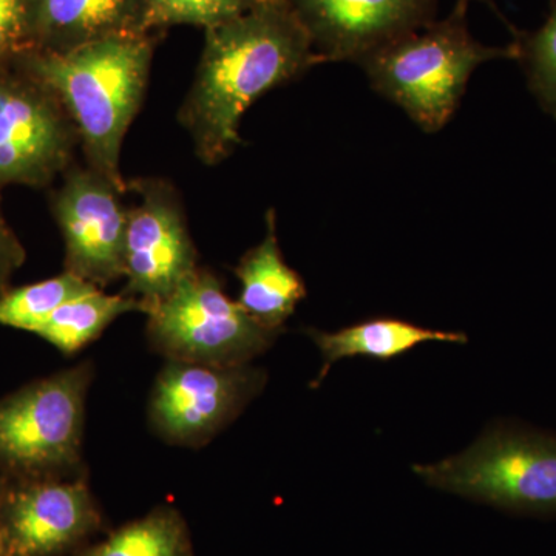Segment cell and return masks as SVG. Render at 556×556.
<instances>
[{
	"instance_id": "1",
	"label": "cell",
	"mask_w": 556,
	"mask_h": 556,
	"mask_svg": "<svg viewBox=\"0 0 556 556\" xmlns=\"http://www.w3.org/2000/svg\"><path fill=\"white\" fill-rule=\"evenodd\" d=\"M288 0H258L232 20L206 28L195 79L179 108V124L206 166L240 144L244 112L266 91L320 64Z\"/></svg>"
},
{
	"instance_id": "2",
	"label": "cell",
	"mask_w": 556,
	"mask_h": 556,
	"mask_svg": "<svg viewBox=\"0 0 556 556\" xmlns=\"http://www.w3.org/2000/svg\"><path fill=\"white\" fill-rule=\"evenodd\" d=\"M152 43L118 36L68 51L31 54L25 70L56 93L78 129L87 167L126 193L121 148L148 90Z\"/></svg>"
},
{
	"instance_id": "3",
	"label": "cell",
	"mask_w": 556,
	"mask_h": 556,
	"mask_svg": "<svg viewBox=\"0 0 556 556\" xmlns=\"http://www.w3.org/2000/svg\"><path fill=\"white\" fill-rule=\"evenodd\" d=\"M468 3L457 0L447 20L433 21L361 62L371 86L430 134L452 118L479 65L519 58L517 43L486 47L473 39Z\"/></svg>"
},
{
	"instance_id": "4",
	"label": "cell",
	"mask_w": 556,
	"mask_h": 556,
	"mask_svg": "<svg viewBox=\"0 0 556 556\" xmlns=\"http://www.w3.org/2000/svg\"><path fill=\"white\" fill-rule=\"evenodd\" d=\"M90 362L0 401V471L7 479L75 478L80 466Z\"/></svg>"
},
{
	"instance_id": "5",
	"label": "cell",
	"mask_w": 556,
	"mask_h": 556,
	"mask_svg": "<svg viewBox=\"0 0 556 556\" xmlns=\"http://www.w3.org/2000/svg\"><path fill=\"white\" fill-rule=\"evenodd\" d=\"M427 484L519 511H556V437L493 428L460 455L413 467Z\"/></svg>"
},
{
	"instance_id": "6",
	"label": "cell",
	"mask_w": 556,
	"mask_h": 556,
	"mask_svg": "<svg viewBox=\"0 0 556 556\" xmlns=\"http://www.w3.org/2000/svg\"><path fill=\"white\" fill-rule=\"evenodd\" d=\"M148 317L150 345L163 356L217 367L248 365L281 332L249 317L219 278L199 266Z\"/></svg>"
},
{
	"instance_id": "7",
	"label": "cell",
	"mask_w": 556,
	"mask_h": 556,
	"mask_svg": "<svg viewBox=\"0 0 556 556\" xmlns=\"http://www.w3.org/2000/svg\"><path fill=\"white\" fill-rule=\"evenodd\" d=\"M266 372L248 365L217 367L169 361L150 399V420L172 444L200 447L258 396Z\"/></svg>"
},
{
	"instance_id": "8",
	"label": "cell",
	"mask_w": 556,
	"mask_h": 556,
	"mask_svg": "<svg viewBox=\"0 0 556 556\" xmlns=\"http://www.w3.org/2000/svg\"><path fill=\"white\" fill-rule=\"evenodd\" d=\"M127 188L138 193L139 203L127 208L124 295L137 299L148 314L199 266V255L181 200L170 182L138 179L127 182Z\"/></svg>"
},
{
	"instance_id": "9",
	"label": "cell",
	"mask_w": 556,
	"mask_h": 556,
	"mask_svg": "<svg viewBox=\"0 0 556 556\" xmlns=\"http://www.w3.org/2000/svg\"><path fill=\"white\" fill-rule=\"evenodd\" d=\"M78 129L49 86L0 75V185L42 186L68 169Z\"/></svg>"
},
{
	"instance_id": "10",
	"label": "cell",
	"mask_w": 556,
	"mask_h": 556,
	"mask_svg": "<svg viewBox=\"0 0 556 556\" xmlns=\"http://www.w3.org/2000/svg\"><path fill=\"white\" fill-rule=\"evenodd\" d=\"M102 522L84 477L7 479L2 500L7 556L76 554L100 532Z\"/></svg>"
},
{
	"instance_id": "11",
	"label": "cell",
	"mask_w": 556,
	"mask_h": 556,
	"mask_svg": "<svg viewBox=\"0 0 556 556\" xmlns=\"http://www.w3.org/2000/svg\"><path fill=\"white\" fill-rule=\"evenodd\" d=\"M123 190L90 167L70 169L53 211L65 241V270L98 289L124 277L127 208Z\"/></svg>"
},
{
	"instance_id": "12",
	"label": "cell",
	"mask_w": 556,
	"mask_h": 556,
	"mask_svg": "<svg viewBox=\"0 0 556 556\" xmlns=\"http://www.w3.org/2000/svg\"><path fill=\"white\" fill-rule=\"evenodd\" d=\"M321 62L367 60L434 21L438 0H288Z\"/></svg>"
},
{
	"instance_id": "13",
	"label": "cell",
	"mask_w": 556,
	"mask_h": 556,
	"mask_svg": "<svg viewBox=\"0 0 556 556\" xmlns=\"http://www.w3.org/2000/svg\"><path fill=\"white\" fill-rule=\"evenodd\" d=\"M148 30V0H30V31L46 51Z\"/></svg>"
},
{
	"instance_id": "14",
	"label": "cell",
	"mask_w": 556,
	"mask_h": 556,
	"mask_svg": "<svg viewBox=\"0 0 556 556\" xmlns=\"http://www.w3.org/2000/svg\"><path fill=\"white\" fill-rule=\"evenodd\" d=\"M236 276L240 280L237 302L244 313L262 327L283 331L285 321L306 298V287L281 255L274 208L266 214L265 239L241 257Z\"/></svg>"
},
{
	"instance_id": "15",
	"label": "cell",
	"mask_w": 556,
	"mask_h": 556,
	"mask_svg": "<svg viewBox=\"0 0 556 556\" xmlns=\"http://www.w3.org/2000/svg\"><path fill=\"white\" fill-rule=\"evenodd\" d=\"M308 336L324 357V367L311 386L313 388L320 386L332 365L342 358L361 356L387 362L415 350L420 343L468 342L464 332L438 331L391 317L368 318L334 332L309 329Z\"/></svg>"
},
{
	"instance_id": "16",
	"label": "cell",
	"mask_w": 556,
	"mask_h": 556,
	"mask_svg": "<svg viewBox=\"0 0 556 556\" xmlns=\"http://www.w3.org/2000/svg\"><path fill=\"white\" fill-rule=\"evenodd\" d=\"M142 311L141 303L129 295H109L102 289L70 300L43 321L35 334L64 354H75L100 338L119 316Z\"/></svg>"
},
{
	"instance_id": "17",
	"label": "cell",
	"mask_w": 556,
	"mask_h": 556,
	"mask_svg": "<svg viewBox=\"0 0 556 556\" xmlns=\"http://www.w3.org/2000/svg\"><path fill=\"white\" fill-rule=\"evenodd\" d=\"M75 556H193L185 518L172 507H159L144 518L119 527L100 543L79 548Z\"/></svg>"
},
{
	"instance_id": "18",
	"label": "cell",
	"mask_w": 556,
	"mask_h": 556,
	"mask_svg": "<svg viewBox=\"0 0 556 556\" xmlns=\"http://www.w3.org/2000/svg\"><path fill=\"white\" fill-rule=\"evenodd\" d=\"M89 281L65 270L61 276L3 292L0 295V325L35 334L54 311L70 300L97 291Z\"/></svg>"
},
{
	"instance_id": "19",
	"label": "cell",
	"mask_w": 556,
	"mask_h": 556,
	"mask_svg": "<svg viewBox=\"0 0 556 556\" xmlns=\"http://www.w3.org/2000/svg\"><path fill=\"white\" fill-rule=\"evenodd\" d=\"M517 46L533 97L556 119V0L546 24Z\"/></svg>"
},
{
	"instance_id": "20",
	"label": "cell",
	"mask_w": 556,
	"mask_h": 556,
	"mask_svg": "<svg viewBox=\"0 0 556 556\" xmlns=\"http://www.w3.org/2000/svg\"><path fill=\"white\" fill-rule=\"evenodd\" d=\"M258 0H148V27L200 25L211 28L239 16Z\"/></svg>"
},
{
	"instance_id": "21",
	"label": "cell",
	"mask_w": 556,
	"mask_h": 556,
	"mask_svg": "<svg viewBox=\"0 0 556 556\" xmlns=\"http://www.w3.org/2000/svg\"><path fill=\"white\" fill-rule=\"evenodd\" d=\"M30 0H0V62L30 35Z\"/></svg>"
},
{
	"instance_id": "22",
	"label": "cell",
	"mask_w": 556,
	"mask_h": 556,
	"mask_svg": "<svg viewBox=\"0 0 556 556\" xmlns=\"http://www.w3.org/2000/svg\"><path fill=\"white\" fill-rule=\"evenodd\" d=\"M25 262V251L0 214V292L5 289L14 270Z\"/></svg>"
},
{
	"instance_id": "23",
	"label": "cell",
	"mask_w": 556,
	"mask_h": 556,
	"mask_svg": "<svg viewBox=\"0 0 556 556\" xmlns=\"http://www.w3.org/2000/svg\"><path fill=\"white\" fill-rule=\"evenodd\" d=\"M7 478H0V556H7L5 552V535H3L2 525V500L3 492H5Z\"/></svg>"
},
{
	"instance_id": "24",
	"label": "cell",
	"mask_w": 556,
	"mask_h": 556,
	"mask_svg": "<svg viewBox=\"0 0 556 556\" xmlns=\"http://www.w3.org/2000/svg\"><path fill=\"white\" fill-rule=\"evenodd\" d=\"M467 2H471V0H467Z\"/></svg>"
}]
</instances>
